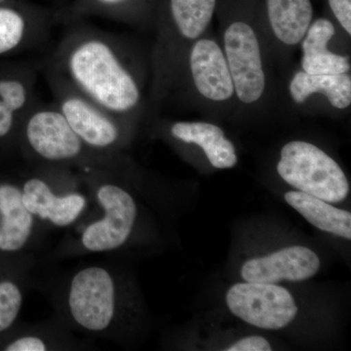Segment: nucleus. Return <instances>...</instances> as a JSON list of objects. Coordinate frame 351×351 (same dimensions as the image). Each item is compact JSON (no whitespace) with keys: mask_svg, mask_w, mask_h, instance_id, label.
I'll list each match as a JSON object with an SVG mask.
<instances>
[{"mask_svg":"<svg viewBox=\"0 0 351 351\" xmlns=\"http://www.w3.org/2000/svg\"><path fill=\"white\" fill-rule=\"evenodd\" d=\"M0 0V60L22 59L47 47L53 32L43 15Z\"/></svg>","mask_w":351,"mask_h":351,"instance_id":"nucleus-11","label":"nucleus"},{"mask_svg":"<svg viewBox=\"0 0 351 351\" xmlns=\"http://www.w3.org/2000/svg\"><path fill=\"white\" fill-rule=\"evenodd\" d=\"M277 172L297 191L331 204L341 202L350 193V184L341 166L311 143L293 141L284 145Z\"/></svg>","mask_w":351,"mask_h":351,"instance_id":"nucleus-6","label":"nucleus"},{"mask_svg":"<svg viewBox=\"0 0 351 351\" xmlns=\"http://www.w3.org/2000/svg\"><path fill=\"white\" fill-rule=\"evenodd\" d=\"M36 166V172L21 186L25 207L39 221L57 228L73 226L86 209V196L73 188L55 189L58 175L64 168Z\"/></svg>","mask_w":351,"mask_h":351,"instance_id":"nucleus-10","label":"nucleus"},{"mask_svg":"<svg viewBox=\"0 0 351 351\" xmlns=\"http://www.w3.org/2000/svg\"><path fill=\"white\" fill-rule=\"evenodd\" d=\"M271 346L267 339L260 336L246 337L235 341L232 346H228V351H270Z\"/></svg>","mask_w":351,"mask_h":351,"instance_id":"nucleus-23","label":"nucleus"},{"mask_svg":"<svg viewBox=\"0 0 351 351\" xmlns=\"http://www.w3.org/2000/svg\"><path fill=\"white\" fill-rule=\"evenodd\" d=\"M40 75L47 83L53 103L82 142L99 154L119 156L133 127L80 93L66 78L43 66L41 61Z\"/></svg>","mask_w":351,"mask_h":351,"instance_id":"nucleus-4","label":"nucleus"},{"mask_svg":"<svg viewBox=\"0 0 351 351\" xmlns=\"http://www.w3.org/2000/svg\"><path fill=\"white\" fill-rule=\"evenodd\" d=\"M38 219L25 207L21 186L0 184V251L16 253L32 239Z\"/></svg>","mask_w":351,"mask_h":351,"instance_id":"nucleus-14","label":"nucleus"},{"mask_svg":"<svg viewBox=\"0 0 351 351\" xmlns=\"http://www.w3.org/2000/svg\"><path fill=\"white\" fill-rule=\"evenodd\" d=\"M319 269V258L313 250L304 246H291L247 261L242 265L241 276L247 282L276 284L306 280Z\"/></svg>","mask_w":351,"mask_h":351,"instance_id":"nucleus-13","label":"nucleus"},{"mask_svg":"<svg viewBox=\"0 0 351 351\" xmlns=\"http://www.w3.org/2000/svg\"><path fill=\"white\" fill-rule=\"evenodd\" d=\"M95 7H98L101 11H108L113 15V11H117L120 7L130 0H90Z\"/></svg>","mask_w":351,"mask_h":351,"instance_id":"nucleus-24","label":"nucleus"},{"mask_svg":"<svg viewBox=\"0 0 351 351\" xmlns=\"http://www.w3.org/2000/svg\"><path fill=\"white\" fill-rule=\"evenodd\" d=\"M226 304L240 319L265 330L282 329L298 313L291 293L271 283L234 284L226 294Z\"/></svg>","mask_w":351,"mask_h":351,"instance_id":"nucleus-9","label":"nucleus"},{"mask_svg":"<svg viewBox=\"0 0 351 351\" xmlns=\"http://www.w3.org/2000/svg\"><path fill=\"white\" fill-rule=\"evenodd\" d=\"M223 45L237 98L245 105L258 103L265 94L267 77L257 32L244 21H234L223 32Z\"/></svg>","mask_w":351,"mask_h":351,"instance_id":"nucleus-7","label":"nucleus"},{"mask_svg":"<svg viewBox=\"0 0 351 351\" xmlns=\"http://www.w3.org/2000/svg\"><path fill=\"white\" fill-rule=\"evenodd\" d=\"M24 302L19 284L11 280L0 282V332L6 331L17 319Z\"/></svg>","mask_w":351,"mask_h":351,"instance_id":"nucleus-21","label":"nucleus"},{"mask_svg":"<svg viewBox=\"0 0 351 351\" xmlns=\"http://www.w3.org/2000/svg\"><path fill=\"white\" fill-rule=\"evenodd\" d=\"M191 82L208 101L225 103L235 95L232 75L223 48L215 39L200 38L186 51Z\"/></svg>","mask_w":351,"mask_h":351,"instance_id":"nucleus-12","label":"nucleus"},{"mask_svg":"<svg viewBox=\"0 0 351 351\" xmlns=\"http://www.w3.org/2000/svg\"><path fill=\"white\" fill-rule=\"evenodd\" d=\"M284 198L315 228L343 239H351L350 212L332 206L331 203L302 191H289Z\"/></svg>","mask_w":351,"mask_h":351,"instance_id":"nucleus-19","label":"nucleus"},{"mask_svg":"<svg viewBox=\"0 0 351 351\" xmlns=\"http://www.w3.org/2000/svg\"><path fill=\"white\" fill-rule=\"evenodd\" d=\"M168 132L176 141L200 147L209 162L217 169H230L237 165V154L234 145L215 124L201 121H176L168 127Z\"/></svg>","mask_w":351,"mask_h":351,"instance_id":"nucleus-15","label":"nucleus"},{"mask_svg":"<svg viewBox=\"0 0 351 351\" xmlns=\"http://www.w3.org/2000/svg\"><path fill=\"white\" fill-rule=\"evenodd\" d=\"M60 292L58 306L69 326L113 338L122 315L121 283L113 267L101 263L80 267Z\"/></svg>","mask_w":351,"mask_h":351,"instance_id":"nucleus-3","label":"nucleus"},{"mask_svg":"<svg viewBox=\"0 0 351 351\" xmlns=\"http://www.w3.org/2000/svg\"><path fill=\"white\" fill-rule=\"evenodd\" d=\"M63 337H57L55 332L46 328H32L31 332L14 339L4 348L7 351H46L64 348Z\"/></svg>","mask_w":351,"mask_h":351,"instance_id":"nucleus-20","label":"nucleus"},{"mask_svg":"<svg viewBox=\"0 0 351 351\" xmlns=\"http://www.w3.org/2000/svg\"><path fill=\"white\" fill-rule=\"evenodd\" d=\"M336 34L335 25L326 18H319L309 25L302 40V69L311 75H339L350 71V58L328 49Z\"/></svg>","mask_w":351,"mask_h":351,"instance_id":"nucleus-16","label":"nucleus"},{"mask_svg":"<svg viewBox=\"0 0 351 351\" xmlns=\"http://www.w3.org/2000/svg\"><path fill=\"white\" fill-rule=\"evenodd\" d=\"M39 59L0 60V145H17L25 113L39 98Z\"/></svg>","mask_w":351,"mask_h":351,"instance_id":"nucleus-8","label":"nucleus"},{"mask_svg":"<svg viewBox=\"0 0 351 351\" xmlns=\"http://www.w3.org/2000/svg\"><path fill=\"white\" fill-rule=\"evenodd\" d=\"M267 11L272 34L286 46L301 43L313 23L311 0H267Z\"/></svg>","mask_w":351,"mask_h":351,"instance_id":"nucleus-17","label":"nucleus"},{"mask_svg":"<svg viewBox=\"0 0 351 351\" xmlns=\"http://www.w3.org/2000/svg\"><path fill=\"white\" fill-rule=\"evenodd\" d=\"M330 8L339 24L348 36L351 34V0H329Z\"/></svg>","mask_w":351,"mask_h":351,"instance_id":"nucleus-22","label":"nucleus"},{"mask_svg":"<svg viewBox=\"0 0 351 351\" xmlns=\"http://www.w3.org/2000/svg\"><path fill=\"white\" fill-rule=\"evenodd\" d=\"M289 92L292 100L299 105L304 104L311 95L322 94L332 107L346 110L351 105L350 75H311L300 71L293 75Z\"/></svg>","mask_w":351,"mask_h":351,"instance_id":"nucleus-18","label":"nucleus"},{"mask_svg":"<svg viewBox=\"0 0 351 351\" xmlns=\"http://www.w3.org/2000/svg\"><path fill=\"white\" fill-rule=\"evenodd\" d=\"M66 25L41 64L134 128L145 105V69L130 40L78 22Z\"/></svg>","mask_w":351,"mask_h":351,"instance_id":"nucleus-1","label":"nucleus"},{"mask_svg":"<svg viewBox=\"0 0 351 351\" xmlns=\"http://www.w3.org/2000/svg\"><path fill=\"white\" fill-rule=\"evenodd\" d=\"M114 170L82 172L83 179L94 189L103 214L83 230L80 247L88 253H110L124 246L130 239L138 209L133 195L119 182Z\"/></svg>","mask_w":351,"mask_h":351,"instance_id":"nucleus-5","label":"nucleus"},{"mask_svg":"<svg viewBox=\"0 0 351 351\" xmlns=\"http://www.w3.org/2000/svg\"><path fill=\"white\" fill-rule=\"evenodd\" d=\"M21 149L34 165L48 167L115 170L119 156L92 151L76 135L53 101L38 98L25 113L18 136Z\"/></svg>","mask_w":351,"mask_h":351,"instance_id":"nucleus-2","label":"nucleus"}]
</instances>
